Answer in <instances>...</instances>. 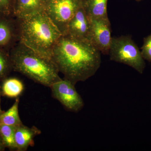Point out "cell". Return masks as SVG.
I'll return each instance as SVG.
<instances>
[{
    "label": "cell",
    "instance_id": "cell-16",
    "mask_svg": "<svg viewBox=\"0 0 151 151\" xmlns=\"http://www.w3.org/2000/svg\"><path fill=\"white\" fill-rule=\"evenodd\" d=\"M13 68L10 55L0 50V80L6 76Z\"/></svg>",
    "mask_w": 151,
    "mask_h": 151
},
{
    "label": "cell",
    "instance_id": "cell-20",
    "mask_svg": "<svg viewBox=\"0 0 151 151\" xmlns=\"http://www.w3.org/2000/svg\"><path fill=\"white\" fill-rule=\"evenodd\" d=\"M1 89H0V103H1Z\"/></svg>",
    "mask_w": 151,
    "mask_h": 151
},
{
    "label": "cell",
    "instance_id": "cell-15",
    "mask_svg": "<svg viewBox=\"0 0 151 151\" xmlns=\"http://www.w3.org/2000/svg\"><path fill=\"white\" fill-rule=\"evenodd\" d=\"M16 127L0 124V134L6 147L16 150L15 134Z\"/></svg>",
    "mask_w": 151,
    "mask_h": 151
},
{
    "label": "cell",
    "instance_id": "cell-18",
    "mask_svg": "<svg viewBox=\"0 0 151 151\" xmlns=\"http://www.w3.org/2000/svg\"><path fill=\"white\" fill-rule=\"evenodd\" d=\"M141 52L145 60L151 62V34L144 38Z\"/></svg>",
    "mask_w": 151,
    "mask_h": 151
},
{
    "label": "cell",
    "instance_id": "cell-12",
    "mask_svg": "<svg viewBox=\"0 0 151 151\" xmlns=\"http://www.w3.org/2000/svg\"><path fill=\"white\" fill-rule=\"evenodd\" d=\"M89 19L108 17L107 12L108 0H84Z\"/></svg>",
    "mask_w": 151,
    "mask_h": 151
},
{
    "label": "cell",
    "instance_id": "cell-19",
    "mask_svg": "<svg viewBox=\"0 0 151 151\" xmlns=\"http://www.w3.org/2000/svg\"><path fill=\"white\" fill-rule=\"evenodd\" d=\"M5 148V146L2 139L0 134V151L4 150Z\"/></svg>",
    "mask_w": 151,
    "mask_h": 151
},
{
    "label": "cell",
    "instance_id": "cell-8",
    "mask_svg": "<svg viewBox=\"0 0 151 151\" xmlns=\"http://www.w3.org/2000/svg\"><path fill=\"white\" fill-rule=\"evenodd\" d=\"M90 20L86 12L84 0H79L77 9L68 24L65 35L70 37L89 41Z\"/></svg>",
    "mask_w": 151,
    "mask_h": 151
},
{
    "label": "cell",
    "instance_id": "cell-2",
    "mask_svg": "<svg viewBox=\"0 0 151 151\" xmlns=\"http://www.w3.org/2000/svg\"><path fill=\"white\" fill-rule=\"evenodd\" d=\"M16 21L19 42L51 59L52 50L62 35L44 11L16 18Z\"/></svg>",
    "mask_w": 151,
    "mask_h": 151
},
{
    "label": "cell",
    "instance_id": "cell-9",
    "mask_svg": "<svg viewBox=\"0 0 151 151\" xmlns=\"http://www.w3.org/2000/svg\"><path fill=\"white\" fill-rule=\"evenodd\" d=\"M40 133V130L34 126L29 128L22 124L17 127L15 134L17 150L26 151L29 146H33L34 138Z\"/></svg>",
    "mask_w": 151,
    "mask_h": 151
},
{
    "label": "cell",
    "instance_id": "cell-10",
    "mask_svg": "<svg viewBox=\"0 0 151 151\" xmlns=\"http://www.w3.org/2000/svg\"><path fill=\"white\" fill-rule=\"evenodd\" d=\"M0 16V47L6 46L14 40L19 42L17 21Z\"/></svg>",
    "mask_w": 151,
    "mask_h": 151
},
{
    "label": "cell",
    "instance_id": "cell-11",
    "mask_svg": "<svg viewBox=\"0 0 151 151\" xmlns=\"http://www.w3.org/2000/svg\"><path fill=\"white\" fill-rule=\"evenodd\" d=\"M44 11V0H16L14 15L24 17Z\"/></svg>",
    "mask_w": 151,
    "mask_h": 151
},
{
    "label": "cell",
    "instance_id": "cell-22",
    "mask_svg": "<svg viewBox=\"0 0 151 151\" xmlns=\"http://www.w3.org/2000/svg\"><path fill=\"white\" fill-rule=\"evenodd\" d=\"M136 1H137L139 2L141 1H143V0H136Z\"/></svg>",
    "mask_w": 151,
    "mask_h": 151
},
{
    "label": "cell",
    "instance_id": "cell-4",
    "mask_svg": "<svg viewBox=\"0 0 151 151\" xmlns=\"http://www.w3.org/2000/svg\"><path fill=\"white\" fill-rule=\"evenodd\" d=\"M108 55L111 61L128 65L140 74L145 68L141 51L130 35L113 37Z\"/></svg>",
    "mask_w": 151,
    "mask_h": 151
},
{
    "label": "cell",
    "instance_id": "cell-14",
    "mask_svg": "<svg viewBox=\"0 0 151 151\" xmlns=\"http://www.w3.org/2000/svg\"><path fill=\"white\" fill-rule=\"evenodd\" d=\"M24 89V84L20 80L17 78H9L3 82L1 93L7 97L17 98L23 93Z\"/></svg>",
    "mask_w": 151,
    "mask_h": 151
},
{
    "label": "cell",
    "instance_id": "cell-6",
    "mask_svg": "<svg viewBox=\"0 0 151 151\" xmlns=\"http://www.w3.org/2000/svg\"><path fill=\"white\" fill-rule=\"evenodd\" d=\"M75 84L68 79H62L50 86L52 97L58 100L68 111L78 113L84 106L81 95L76 91Z\"/></svg>",
    "mask_w": 151,
    "mask_h": 151
},
{
    "label": "cell",
    "instance_id": "cell-21",
    "mask_svg": "<svg viewBox=\"0 0 151 151\" xmlns=\"http://www.w3.org/2000/svg\"><path fill=\"white\" fill-rule=\"evenodd\" d=\"M3 112H4V111H2L1 109V106H0V115H1Z\"/></svg>",
    "mask_w": 151,
    "mask_h": 151
},
{
    "label": "cell",
    "instance_id": "cell-1",
    "mask_svg": "<svg viewBox=\"0 0 151 151\" xmlns=\"http://www.w3.org/2000/svg\"><path fill=\"white\" fill-rule=\"evenodd\" d=\"M101 54L89 41L62 35L52 50L51 59L64 78L76 84L96 73L101 65Z\"/></svg>",
    "mask_w": 151,
    "mask_h": 151
},
{
    "label": "cell",
    "instance_id": "cell-13",
    "mask_svg": "<svg viewBox=\"0 0 151 151\" xmlns=\"http://www.w3.org/2000/svg\"><path fill=\"white\" fill-rule=\"evenodd\" d=\"M19 97H17L12 106L0 115V124L17 127L22 124L19 114Z\"/></svg>",
    "mask_w": 151,
    "mask_h": 151
},
{
    "label": "cell",
    "instance_id": "cell-3",
    "mask_svg": "<svg viewBox=\"0 0 151 151\" xmlns=\"http://www.w3.org/2000/svg\"><path fill=\"white\" fill-rule=\"evenodd\" d=\"M10 55L13 69L36 83L50 87L61 79L51 59L38 54L20 42Z\"/></svg>",
    "mask_w": 151,
    "mask_h": 151
},
{
    "label": "cell",
    "instance_id": "cell-5",
    "mask_svg": "<svg viewBox=\"0 0 151 151\" xmlns=\"http://www.w3.org/2000/svg\"><path fill=\"white\" fill-rule=\"evenodd\" d=\"M44 12L62 35L75 14L79 0H44Z\"/></svg>",
    "mask_w": 151,
    "mask_h": 151
},
{
    "label": "cell",
    "instance_id": "cell-17",
    "mask_svg": "<svg viewBox=\"0 0 151 151\" xmlns=\"http://www.w3.org/2000/svg\"><path fill=\"white\" fill-rule=\"evenodd\" d=\"M16 0H0V16L9 17L14 15Z\"/></svg>",
    "mask_w": 151,
    "mask_h": 151
},
{
    "label": "cell",
    "instance_id": "cell-7",
    "mask_svg": "<svg viewBox=\"0 0 151 151\" xmlns=\"http://www.w3.org/2000/svg\"><path fill=\"white\" fill-rule=\"evenodd\" d=\"M89 41L102 54L108 55L112 38L111 24L108 17L90 19Z\"/></svg>",
    "mask_w": 151,
    "mask_h": 151
}]
</instances>
